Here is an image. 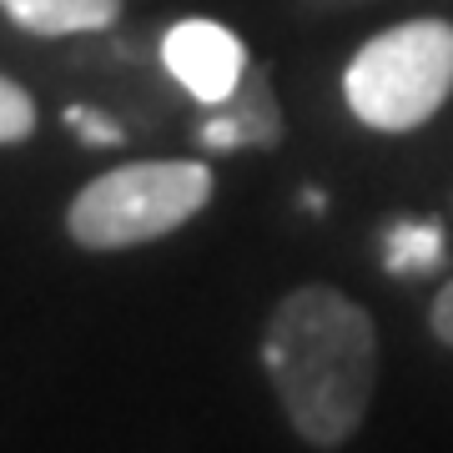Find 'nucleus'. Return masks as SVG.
<instances>
[{
    "mask_svg": "<svg viewBox=\"0 0 453 453\" xmlns=\"http://www.w3.org/2000/svg\"><path fill=\"white\" fill-rule=\"evenodd\" d=\"M262 368L308 449H342L378 388V327L348 292L308 282L267 318Z\"/></svg>",
    "mask_w": 453,
    "mask_h": 453,
    "instance_id": "obj_1",
    "label": "nucleus"
},
{
    "mask_svg": "<svg viewBox=\"0 0 453 453\" xmlns=\"http://www.w3.org/2000/svg\"><path fill=\"white\" fill-rule=\"evenodd\" d=\"M207 202V162H127L76 192V202L65 207V232L86 252H121L172 237Z\"/></svg>",
    "mask_w": 453,
    "mask_h": 453,
    "instance_id": "obj_2",
    "label": "nucleus"
},
{
    "mask_svg": "<svg viewBox=\"0 0 453 453\" xmlns=\"http://www.w3.org/2000/svg\"><path fill=\"white\" fill-rule=\"evenodd\" d=\"M348 106L372 131H413L453 91V26L403 20L378 31L342 71Z\"/></svg>",
    "mask_w": 453,
    "mask_h": 453,
    "instance_id": "obj_3",
    "label": "nucleus"
},
{
    "mask_svg": "<svg viewBox=\"0 0 453 453\" xmlns=\"http://www.w3.org/2000/svg\"><path fill=\"white\" fill-rule=\"evenodd\" d=\"M162 61L196 101H226L247 76V46L217 20H181L162 41Z\"/></svg>",
    "mask_w": 453,
    "mask_h": 453,
    "instance_id": "obj_4",
    "label": "nucleus"
},
{
    "mask_svg": "<svg viewBox=\"0 0 453 453\" xmlns=\"http://www.w3.org/2000/svg\"><path fill=\"white\" fill-rule=\"evenodd\" d=\"M222 116L207 121L202 142L207 146H222V151H237V146H273L282 136V116H277V101L262 81V71H247L237 91L226 101H217Z\"/></svg>",
    "mask_w": 453,
    "mask_h": 453,
    "instance_id": "obj_5",
    "label": "nucleus"
},
{
    "mask_svg": "<svg viewBox=\"0 0 453 453\" xmlns=\"http://www.w3.org/2000/svg\"><path fill=\"white\" fill-rule=\"evenodd\" d=\"M0 11L31 35H86L121 16V0H0Z\"/></svg>",
    "mask_w": 453,
    "mask_h": 453,
    "instance_id": "obj_6",
    "label": "nucleus"
},
{
    "mask_svg": "<svg viewBox=\"0 0 453 453\" xmlns=\"http://www.w3.org/2000/svg\"><path fill=\"white\" fill-rule=\"evenodd\" d=\"M383 257H388L393 273L403 277H418L428 267L443 262V237H438L434 222H408V226H393L388 242H383Z\"/></svg>",
    "mask_w": 453,
    "mask_h": 453,
    "instance_id": "obj_7",
    "label": "nucleus"
},
{
    "mask_svg": "<svg viewBox=\"0 0 453 453\" xmlns=\"http://www.w3.org/2000/svg\"><path fill=\"white\" fill-rule=\"evenodd\" d=\"M35 131V101L26 86L0 76V146H16Z\"/></svg>",
    "mask_w": 453,
    "mask_h": 453,
    "instance_id": "obj_8",
    "label": "nucleus"
},
{
    "mask_svg": "<svg viewBox=\"0 0 453 453\" xmlns=\"http://www.w3.org/2000/svg\"><path fill=\"white\" fill-rule=\"evenodd\" d=\"M65 127L81 131V142H91V146H116L121 142V127H116V121H101V116L86 111V106H71V111H65Z\"/></svg>",
    "mask_w": 453,
    "mask_h": 453,
    "instance_id": "obj_9",
    "label": "nucleus"
},
{
    "mask_svg": "<svg viewBox=\"0 0 453 453\" xmlns=\"http://www.w3.org/2000/svg\"><path fill=\"white\" fill-rule=\"evenodd\" d=\"M428 323H434V333L443 342L453 348V277L438 288V297H434V312H428Z\"/></svg>",
    "mask_w": 453,
    "mask_h": 453,
    "instance_id": "obj_10",
    "label": "nucleus"
}]
</instances>
